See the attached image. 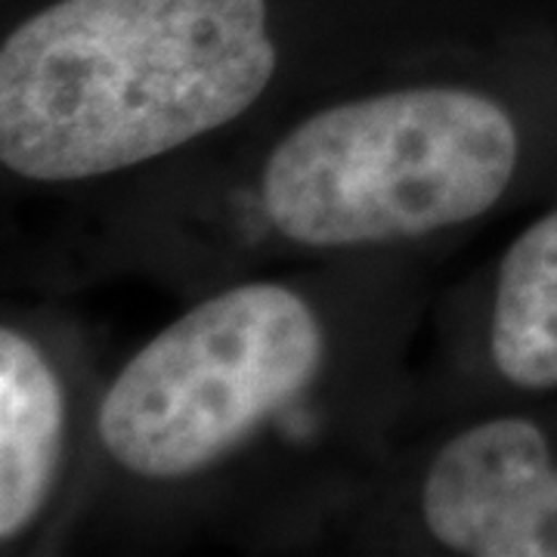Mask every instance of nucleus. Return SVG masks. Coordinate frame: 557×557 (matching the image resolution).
Listing matches in <instances>:
<instances>
[{
	"label": "nucleus",
	"mask_w": 557,
	"mask_h": 557,
	"mask_svg": "<svg viewBox=\"0 0 557 557\" xmlns=\"http://www.w3.org/2000/svg\"><path fill=\"white\" fill-rule=\"evenodd\" d=\"M273 72L267 0H57L0 47V161L115 174L239 119Z\"/></svg>",
	"instance_id": "f257e3e1"
},
{
	"label": "nucleus",
	"mask_w": 557,
	"mask_h": 557,
	"mask_svg": "<svg viewBox=\"0 0 557 557\" xmlns=\"http://www.w3.org/2000/svg\"><path fill=\"white\" fill-rule=\"evenodd\" d=\"M518 127L496 100L412 87L322 109L273 149L267 218L307 248L418 239L490 211L515 177Z\"/></svg>",
	"instance_id": "f03ea898"
},
{
	"label": "nucleus",
	"mask_w": 557,
	"mask_h": 557,
	"mask_svg": "<svg viewBox=\"0 0 557 557\" xmlns=\"http://www.w3.org/2000/svg\"><path fill=\"white\" fill-rule=\"evenodd\" d=\"M322 329L295 292L255 282L201 300L124 366L102 399L109 456L186 478L239 446L313 379Z\"/></svg>",
	"instance_id": "7ed1b4c3"
},
{
	"label": "nucleus",
	"mask_w": 557,
	"mask_h": 557,
	"mask_svg": "<svg viewBox=\"0 0 557 557\" xmlns=\"http://www.w3.org/2000/svg\"><path fill=\"white\" fill-rule=\"evenodd\" d=\"M424 520L458 555L557 557V465L527 418L458 434L424 480Z\"/></svg>",
	"instance_id": "20e7f679"
},
{
	"label": "nucleus",
	"mask_w": 557,
	"mask_h": 557,
	"mask_svg": "<svg viewBox=\"0 0 557 557\" xmlns=\"http://www.w3.org/2000/svg\"><path fill=\"white\" fill-rule=\"evenodd\" d=\"M62 453L57 372L16 329L0 332V539L38 518Z\"/></svg>",
	"instance_id": "39448f33"
},
{
	"label": "nucleus",
	"mask_w": 557,
	"mask_h": 557,
	"mask_svg": "<svg viewBox=\"0 0 557 557\" xmlns=\"http://www.w3.org/2000/svg\"><path fill=\"white\" fill-rule=\"evenodd\" d=\"M493 359L515 387H557V208L527 226L502 260Z\"/></svg>",
	"instance_id": "423d86ee"
}]
</instances>
